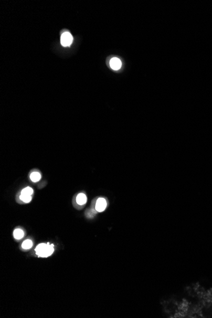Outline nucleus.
<instances>
[{
  "label": "nucleus",
  "instance_id": "nucleus-1",
  "mask_svg": "<svg viewBox=\"0 0 212 318\" xmlns=\"http://www.w3.org/2000/svg\"><path fill=\"white\" fill-rule=\"evenodd\" d=\"M35 251L36 255L39 257H48L53 253V244L50 245L49 243L39 244L36 247Z\"/></svg>",
  "mask_w": 212,
  "mask_h": 318
},
{
  "label": "nucleus",
  "instance_id": "nucleus-2",
  "mask_svg": "<svg viewBox=\"0 0 212 318\" xmlns=\"http://www.w3.org/2000/svg\"><path fill=\"white\" fill-rule=\"evenodd\" d=\"M73 41V38L70 32H63L60 38V42L63 47H69Z\"/></svg>",
  "mask_w": 212,
  "mask_h": 318
},
{
  "label": "nucleus",
  "instance_id": "nucleus-3",
  "mask_svg": "<svg viewBox=\"0 0 212 318\" xmlns=\"http://www.w3.org/2000/svg\"><path fill=\"white\" fill-rule=\"evenodd\" d=\"M107 207V202L104 198H99L96 203L95 209L96 210L99 212L104 211Z\"/></svg>",
  "mask_w": 212,
  "mask_h": 318
},
{
  "label": "nucleus",
  "instance_id": "nucleus-4",
  "mask_svg": "<svg viewBox=\"0 0 212 318\" xmlns=\"http://www.w3.org/2000/svg\"><path fill=\"white\" fill-rule=\"evenodd\" d=\"M122 62L121 60L114 57L110 60V66L111 68L114 69V70H119V69L122 68Z\"/></svg>",
  "mask_w": 212,
  "mask_h": 318
},
{
  "label": "nucleus",
  "instance_id": "nucleus-5",
  "mask_svg": "<svg viewBox=\"0 0 212 318\" xmlns=\"http://www.w3.org/2000/svg\"><path fill=\"white\" fill-rule=\"evenodd\" d=\"M87 198L85 194L83 193L79 194L76 198V202L79 205H83L86 203Z\"/></svg>",
  "mask_w": 212,
  "mask_h": 318
},
{
  "label": "nucleus",
  "instance_id": "nucleus-6",
  "mask_svg": "<svg viewBox=\"0 0 212 318\" xmlns=\"http://www.w3.org/2000/svg\"><path fill=\"white\" fill-rule=\"evenodd\" d=\"M24 231H22V230H21L20 229H16L14 232V238L16 239V240H21L23 237H24Z\"/></svg>",
  "mask_w": 212,
  "mask_h": 318
},
{
  "label": "nucleus",
  "instance_id": "nucleus-7",
  "mask_svg": "<svg viewBox=\"0 0 212 318\" xmlns=\"http://www.w3.org/2000/svg\"><path fill=\"white\" fill-rule=\"evenodd\" d=\"M30 178L32 182H36L41 179V174L38 172H33L30 175Z\"/></svg>",
  "mask_w": 212,
  "mask_h": 318
},
{
  "label": "nucleus",
  "instance_id": "nucleus-8",
  "mask_svg": "<svg viewBox=\"0 0 212 318\" xmlns=\"http://www.w3.org/2000/svg\"><path fill=\"white\" fill-rule=\"evenodd\" d=\"M22 246L25 250H28L32 246V242L30 240H27L23 242Z\"/></svg>",
  "mask_w": 212,
  "mask_h": 318
},
{
  "label": "nucleus",
  "instance_id": "nucleus-9",
  "mask_svg": "<svg viewBox=\"0 0 212 318\" xmlns=\"http://www.w3.org/2000/svg\"><path fill=\"white\" fill-rule=\"evenodd\" d=\"M33 194V190L31 187H27L25 189H24L22 192H21V194H25V195H29L31 196Z\"/></svg>",
  "mask_w": 212,
  "mask_h": 318
},
{
  "label": "nucleus",
  "instance_id": "nucleus-10",
  "mask_svg": "<svg viewBox=\"0 0 212 318\" xmlns=\"http://www.w3.org/2000/svg\"><path fill=\"white\" fill-rule=\"evenodd\" d=\"M20 199L21 200H22L23 202L26 203H29L30 201H31L32 198H31V196L25 195V194H20Z\"/></svg>",
  "mask_w": 212,
  "mask_h": 318
}]
</instances>
